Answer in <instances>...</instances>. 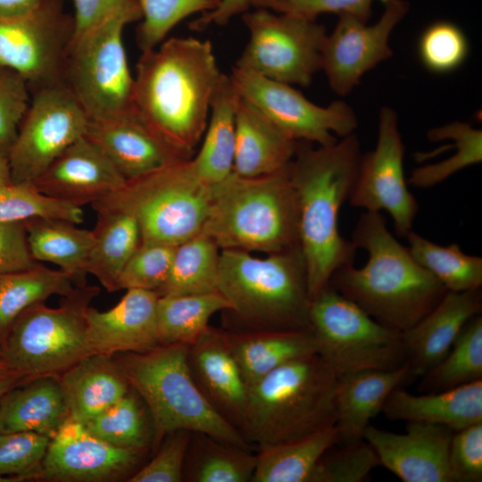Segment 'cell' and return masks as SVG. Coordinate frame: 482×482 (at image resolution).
Segmentation results:
<instances>
[{
    "instance_id": "obj_1",
    "label": "cell",
    "mask_w": 482,
    "mask_h": 482,
    "mask_svg": "<svg viewBox=\"0 0 482 482\" xmlns=\"http://www.w3.org/2000/svg\"><path fill=\"white\" fill-rule=\"evenodd\" d=\"M222 72L208 40L170 37L141 53L134 77V112L162 139L194 156Z\"/></svg>"
},
{
    "instance_id": "obj_2",
    "label": "cell",
    "mask_w": 482,
    "mask_h": 482,
    "mask_svg": "<svg viewBox=\"0 0 482 482\" xmlns=\"http://www.w3.org/2000/svg\"><path fill=\"white\" fill-rule=\"evenodd\" d=\"M362 154L355 132L316 148L297 141L289 168L311 300L328 285L337 270L353 264L357 249L340 234L338 215L353 189Z\"/></svg>"
},
{
    "instance_id": "obj_3",
    "label": "cell",
    "mask_w": 482,
    "mask_h": 482,
    "mask_svg": "<svg viewBox=\"0 0 482 482\" xmlns=\"http://www.w3.org/2000/svg\"><path fill=\"white\" fill-rule=\"evenodd\" d=\"M368 253L361 268L337 270L328 284L374 320L403 333L423 318L446 293L445 287L411 256L386 227L380 212H365L351 239Z\"/></svg>"
},
{
    "instance_id": "obj_4",
    "label": "cell",
    "mask_w": 482,
    "mask_h": 482,
    "mask_svg": "<svg viewBox=\"0 0 482 482\" xmlns=\"http://www.w3.org/2000/svg\"><path fill=\"white\" fill-rule=\"evenodd\" d=\"M337 385L317 353L280 365L249 387L242 435L259 448L334 426Z\"/></svg>"
},
{
    "instance_id": "obj_5",
    "label": "cell",
    "mask_w": 482,
    "mask_h": 482,
    "mask_svg": "<svg viewBox=\"0 0 482 482\" xmlns=\"http://www.w3.org/2000/svg\"><path fill=\"white\" fill-rule=\"evenodd\" d=\"M218 290L241 326L231 331L312 330V300L299 245L263 258L221 249Z\"/></svg>"
},
{
    "instance_id": "obj_6",
    "label": "cell",
    "mask_w": 482,
    "mask_h": 482,
    "mask_svg": "<svg viewBox=\"0 0 482 482\" xmlns=\"http://www.w3.org/2000/svg\"><path fill=\"white\" fill-rule=\"evenodd\" d=\"M289 165L254 178L232 172L212 186L202 232L220 249L269 254L298 246L299 212Z\"/></svg>"
},
{
    "instance_id": "obj_7",
    "label": "cell",
    "mask_w": 482,
    "mask_h": 482,
    "mask_svg": "<svg viewBox=\"0 0 482 482\" xmlns=\"http://www.w3.org/2000/svg\"><path fill=\"white\" fill-rule=\"evenodd\" d=\"M112 358L149 411L153 453L166 435L179 429L204 433L251 450L252 445L214 411L197 386L187 364L186 345H158Z\"/></svg>"
},
{
    "instance_id": "obj_8",
    "label": "cell",
    "mask_w": 482,
    "mask_h": 482,
    "mask_svg": "<svg viewBox=\"0 0 482 482\" xmlns=\"http://www.w3.org/2000/svg\"><path fill=\"white\" fill-rule=\"evenodd\" d=\"M212 196V186L201 179L189 159L126 180L91 206L132 215L141 242L176 246L203 231Z\"/></svg>"
},
{
    "instance_id": "obj_9",
    "label": "cell",
    "mask_w": 482,
    "mask_h": 482,
    "mask_svg": "<svg viewBox=\"0 0 482 482\" xmlns=\"http://www.w3.org/2000/svg\"><path fill=\"white\" fill-rule=\"evenodd\" d=\"M99 291L94 286L77 287L57 307L43 302L27 308L0 345L3 362L30 379L58 378L91 355L85 312Z\"/></svg>"
},
{
    "instance_id": "obj_10",
    "label": "cell",
    "mask_w": 482,
    "mask_h": 482,
    "mask_svg": "<svg viewBox=\"0 0 482 482\" xmlns=\"http://www.w3.org/2000/svg\"><path fill=\"white\" fill-rule=\"evenodd\" d=\"M310 323L317 354L338 378L408 362L402 333L374 320L329 284L312 299Z\"/></svg>"
},
{
    "instance_id": "obj_11",
    "label": "cell",
    "mask_w": 482,
    "mask_h": 482,
    "mask_svg": "<svg viewBox=\"0 0 482 482\" xmlns=\"http://www.w3.org/2000/svg\"><path fill=\"white\" fill-rule=\"evenodd\" d=\"M139 20L134 14H119L72 37L64 63L63 83L88 120L107 119L133 111L135 82L122 33L128 24Z\"/></svg>"
},
{
    "instance_id": "obj_12",
    "label": "cell",
    "mask_w": 482,
    "mask_h": 482,
    "mask_svg": "<svg viewBox=\"0 0 482 482\" xmlns=\"http://www.w3.org/2000/svg\"><path fill=\"white\" fill-rule=\"evenodd\" d=\"M243 21L250 36L235 66L289 85L312 83L321 70L322 24L263 8L245 12Z\"/></svg>"
},
{
    "instance_id": "obj_13",
    "label": "cell",
    "mask_w": 482,
    "mask_h": 482,
    "mask_svg": "<svg viewBox=\"0 0 482 482\" xmlns=\"http://www.w3.org/2000/svg\"><path fill=\"white\" fill-rule=\"evenodd\" d=\"M74 32L62 0H43L16 15H0V66L14 71L30 89L63 82Z\"/></svg>"
},
{
    "instance_id": "obj_14",
    "label": "cell",
    "mask_w": 482,
    "mask_h": 482,
    "mask_svg": "<svg viewBox=\"0 0 482 482\" xmlns=\"http://www.w3.org/2000/svg\"><path fill=\"white\" fill-rule=\"evenodd\" d=\"M7 161L11 181L32 183L86 134L88 117L71 91L55 83L32 91Z\"/></svg>"
},
{
    "instance_id": "obj_15",
    "label": "cell",
    "mask_w": 482,
    "mask_h": 482,
    "mask_svg": "<svg viewBox=\"0 0 482 482\" xmlns=\"http://www.w3.org/2000/svg\"><path fill=\"white\" fill-rule=\"evenodd\" d=\"M229 77L243 99L295 141L329 145L337 141L336 136L344 137L357 129V116L343 100L319 106L292 85L237 66Z\"/></svg>"
},
{
    "instance_id": "obj_16",
    "label": "cell",
    "mask_w": 482,
    "mask_h": 482,
    "mask_svg": "<svg viewBox=\"0 0 482 482\" xmlns=\"http://www.w3.org/2000/svg\"><path fill=\"white\" fill-rule=\"evenodd\" d=\"M404 144L396 112L383 106L378 114V140L362 154L356 181L348 202L365 212H388L398 237L412 230L419 205L408 189L403 172Z\"/></svg>"
},
{
    "instance_id": "obj_17",
    "label": "cell",
    "mask_w": 482,
    "mask_h": 482,
    "mask_svg": "<svg viewBox=\"0 0 482 482\" xmlns=\"http://www.w3.org/2000/svg\"><path fill=\"white\" fill-rule=\"evenodd\" d=\"M379 20L368 25L351 14L338 15L334 30L327 35L321 52V70L336 94L348 95L364 73L389 59V37L406 16V0H382Z\"/></svg>"
},
{
    "instance_id": "obj_18",
    "label": "cell",
    "mask_w": 482,
    "mask_h": 482,
    "mask_svg": "<svg viewBox=\"0 0 482 482\" xmlns=\"http://www.w3.org/2000/svg\"><path fill=\"white\" fill-rule=\"evenodd\" d=\"M149 452L112 445L91 434L81 422L69 418L50 439L37 480L129 479L142 466Z\"/></svg>"
},
{
    "instance_id": "obj_19",
    "label": "cell",
    "mask_w": 482,
    "mask_h": 482,
    "mask_svg": "<svg viewBox=\"0 0 482 482\" xmlns=\"http://www.w3.org/2000/svg\"><path fill=\"white\" fill-rule=\"evenodd\" d=\"M453 433L444 425L410 421L403 434L368 425L363 439L380 465L404 482H450L448 451Z\"/></svg>"
},
{
    "instance_id": "obj_20",
    "label": "cell",
    "mask_w": 482,
    "mask_h": 482,
    "mask_svg": "<svg viewBox=\"0 0 482 482\" xmlns=\"http://www.w3.org/2000/svg\"><path fill=\"white\" fill-rule=\"evenodd\" d=\"M187 360L194 380L211 406L241 432L249 387L231 351L226 330L209 326L187 345Z\"/></svg>"
},
{
    "instance_id": "obj_21",
    "label": "cell",
    "mask_w": 482,
    "mask_h": 482,
    "mask_svg": "<svg viewBox=\"0 0 482 482\" xmlns=\"http://www.w3.org/2000/svg\"><path fill=\"white\" fill-rule=\"evenodd\" d=\"M125 181L101 148L84 135L32 184L49 196L82 207L120 188Z\"/></svg>"
},
{
    "instance_id": "obj_22",
    "label": "cell",
    "mask_w": 482,
    "mask_h": 482,
    "mask_svg": "<svg viewBox=\"0 0 482 482\" xmlns=\"http://www.w3.org/2000/svg\"><path fill=\"white\" fill-rule=\"evenodd\" d=\"M85 135L126 180L192 159L162 139L134 110L112 118L88 120Z\"/></svg>"
},
{
    "instance_id": "obj_23",
    "label": "cell",
    "mask_w": 482,
    "mask_h": 482,
    "mask_svg": "<svg viewBox=\"0 0 482 482\" xmlns=\"http://www.w3.org/2000/svg\"><path fill=\"white\" fill-rule=\"evenodd\" d=\"M108 311L90 305L85 312L87 336L92 354L112 357L121 353H142L160 345L156 307L159 295L128 289Z\"/></svg>"
},
{
    "instance_id": "obj_24",
    "label": "cell",
    "mask_w": 482,
    "mask_h": 482,
    "mask_svg": "<svg viewBox=\"0 0 482 482\" xmlns=\"http://www.w3.org/2000/svg\"><path fill=\"white\" fill-rule=\"evenodd\" d=\"M480 288L446 291L436 306L402 333L412 377L423 376L447 354L464 326L480 314Z\"/></svg>"
},
{
    "instance_id": "obj_25",
    "label": "cell",
    "mask_w": 482,
    "mask_h": 482,
    "mask_svg": "<svg viewBox=\"0 0 482 482\" xmlns=\"http://www.w3.org/2000/svg\"><path fill=\"white\" fill-rule=\"evenodd\" d=\"M411 377L407 362L395 370H364L338 378L335 423L337 444L363 439L370 420L382 411L390 394Z\"/></svg>"
},
{
    "instance_id": "obj_26",
    "label": "cell",
    "mask_w": 482,
    "mask_h": 482,
    "mask_svg": "<svg viewBox=\"0 0 482 482\" xmlns=\"http://www.w3.org/2000/svg\"><path fill=\"white\" fill-rule=\"evenodd\" d=\"M297 141L239 96L233 172L245 178L277 172L293 160Z\"/></svg>"
},
{
    "instance_id": "obj_27",
    "label": "cell",
    "mask_w": 482,
    "mask_h": 482,
    "mask_svg": "<svg viewBox=\"0 0 482 482\" xmlns=\"http://www.w3.org/2000/svg\"><path fill=\"white\" fill-rule=\"evenodd\" d=\"M382 411L392 420L444 425L458 431L482 422V379L420 395L399 386L390 394Z\"/></svg>"
},
{
    "instance_id": "obj_28",
    "label": "cell",
    "mask_w": 482,
    "mask_h": 482,
    "mask_svg": "<svg viewBox=\"0 0 482 482\" xmlns=\"http://www.w3.org/2000/svg\"><path fill=\"white\" fill-rule=\"evenodd\" d=\"M71 419L85 423L122 398L130 386L112 357L91 354L58 377Z\"/></svg>"
},
{
    "instance_id": "obj_29",
    "label": "cell",
    "mask_w": 482,
    "mask_h": 482,
    "mask_svg": "<svg viewBox=\"0 0 482 482\" xmlns=\"http://www.w3.org/2000/svg\"><path fill=\"white\" fill-rule=\"evenodd\" d=\"M69 418L56 377L33 378L0 399V433L29 431L52 438Z\"/></svg>"
},
{
    "instance_id": "obj_30",
    "label": "cell",
    "mask_w": 482,
    "mask_h": 482,
    "mask_svg": "<svg viewBox=\"0 0 482 482\" xmlns=\"http://www.w3.org/2000/svg\"><path fill=\"white\" fill-rule=\"evenodd\" d=\"M226 334L248 387L287 362L317 353L312 330H226Z\"/></svg>"
},
{
    "instance_id": "obj_31",
    "label": "cell",
    "mask_w": 482,
    "mask_h": 482,
    "mask_svg": "<svg viewBox=\"0 0 482 482\" xmlns=\"http://www.w3.org/2000/svg\"><path fill=\"white\" fill-rule=\"evenodd\" d=\"M238 99L229 75L222 73L211 102L203 144L191 159L197 175L210 186L233 172Z\"/></svg>"
},
{
    "instance_id": "obj_32",
    "label": "cell",
    "mask_w": 482,
    "mask_h": 482,
    "mask_svg": "<svg viewBox=\"0 0 482 482\" xmlns=\"http://www.w3.org/2000/svg\"><path fill=\"white\" fill-rule=\"evenodd\" d=\"M30 253L37 262L56 265L68 273L75 287L87 285V266L94 232L75 223L54 219L24 221Z\"/></svg>"
},
{
    "instance_id": "obj_33",
    "label": "cell",
    "mask_w": 482,
    "mask_h": 482,
    "mask_svg": "<svg viewBox=\"0 0 482 482\" xmlns=\"http://www.w3.org/2000/svg\"><path fill=\"white\" fill-rule=\"evenodd\" d=\"M94 244L87 260V273L110 293L119 290V277L141 243L137 220L113 210H98Z\"/></svg>"
},
{
    "instance_id": "obj_34",
    "label": "cell",
    "mask_w": 482,
    "mask_h": 482,
    "mask_svg": "<svg viewBox=\"0 0 482 482\" xmlns=\"http://www.w3.org/2000/svg\"><path fill=\"white\" fill-rule=\"evenodd\" d=\"M338 441L334 425L295 441L259 447L251 482H310L320 457Z\"/></svg>"
},
{
    "instance_id": "obj_35",
    "label": "cell",
    "mask_w": 482,
    "mask_h": 482,
    "mask_svg": "<svg viewBox=\"0 0 482 482\" xmlns=\"http://www.w3.org/2000/svg\"><path fill=\"white\" fill-rule=\"evenodd\" d=\"M256 454L201 432H191L182 481L251 482Z\"/></svg>"
},
{
    "instance_id": "obj_36",
    "label": "cell",
    "mask_w": 482,
    "mask_h": 482,
    "mask_svg": "<svg viewBox=\"0 0 482 482\" xmlns=\"http://www.w3.org/2000/svg\"><path fill=\"white\" fill-rule=\"evenodd\" d=\"M76 287L68 273L41 262L28 270L0 275V345L23 311L53 295L67 296Z\"/></svg>"
},
{
    "instance_id": "obj_37",
    "label": "cell",
    "mask_w": 482,
    "mask_h": 482,
    "mask_svg": "<svg viewBox=\"0 0 482 482\" xmlns=\"http://www.w3.org/2000/svg\"><path fill=\"white\" fill-rule=\"evenodd\" d=\"M229 310V302L220 291L159 296L156 307L159 343L188 345L209 328V320L215 313Z\"/></svg>"
},
{
    "instance_id": "obj_38",
    "label": "cell",
    "mask_w": 482,
    "mask_h": 482,
    "mask_svg": "<svg viewBox=\"0 0 482 482\" xmlns=\"http://www.w3.org/2000/svg\"><path fill=\"white\" fill-rule=\"evenodd\" d=\"M220 248L201 232L176 245L166 283L159 296L216 292Z\"/></svg>"
},
{
    "instance_id": "obj_39",
    "label": "cell",
    "mask_w": 482,
    "mask_h": 482,
    "mask_svg": "<svg viewBox=\"0 0 482 482\" xmlns=\"http://www.w3.org/2000/svg\"><path fill=\"white\" fill-rule=\"evenodd\" d=\"M414 260L447 291L478 289L482 286V258L463 253L456 243L440 245L413 230L406 235Z\"/></svg>"
},
{
    "instance_id": "obj_40",
    "label": "cell",
    "mask_w": 482,
    "mask_h": 482,
    "mask_svg": "<svg viewBox=\"0 0 482 482\" xmlns=\"http://www.w3.org/2000/svg\"><path fill=\"white\" fill-rule=\"evenodd\" d=\"M82 424L91 434L112 445L151 451L152 419L144 401L131 387L119 401Z\"/></svg>"
},
{
    "instance_id": "obj_41",
    "label": "cell",
    "mask_w": 482,
    "mask_h": 482,
    "mask_svg": "<svg viewBox=\"0 0 482 482\" xmlns=\"http://www.w3.org/2000/svg\"><path fill=\"white\" fill-rule=\"evenodd\" d=\"M422 377L420 390L439 392L482 379V317L462 328L445 358Z\"/></svg>"
},
{
    "instance_id": "obj_42",
    "label": "cell",
    "mask_w": 482,
    "mask_h": 482,
    "mask_svg": "<svg viewBox=\"0 0 482 482\" xmlns=\"http://www.w3.org/2000/svg\"><path fill=\"white\" fill-rule=\"evenodd\" d=\"M430 141L451 139L455 153L436 163L414 169L408 183L420 188L434 187L456 172L482 162V131L469 123L454 121L434 128L428 132Z\"/></svg>"
},
{
    "instance_id": "obj_43",
    "label": "cell",
    "mask_w": 482,
    "mask_h": 482,
    "mask_svg": "<svg viewBox=\"0 0 482 482\" xmlns=\"http://www.w3.org/2000/svg\"><path fill=\"white\" fill-rule=\"evenodd\" d=\"M54 219L84 222L82 207L40 192L32 183H0V223Z\"/></svg>"
},
{
    "instance_id": "obj_44",
    "label": "cell",
    "mask_w": 482,
    "mask_h": 482,
    "mask_svg": "<svg viewBox=\"0 0 482 482\" xmlns=\"http://www.w3.org/2000/svg\"><path fill=\"white\" fill-rule=\"evenodd\" d=\"M141 22L136 41L141 53L157 47L181 21L195 13L213 11L221 0H137Z\"/></svg>"
},
{
    "instance_id": "obj_45",
    "label": "cell",
    "mask_w": 482,
    "mask_h": 482,
    "mask_svg": "<svg viewBox=\"0 0 482 482\" xmlns=\"http://www.w3.org/2000/svg\"><path fill=\"white\" fill-rule=\"evenodd\" d=\"M378 465L375 451L364 439L336 444L320 457L310 482H361Z\"/></svg>"
},
{
    "instance_id": "obj_46",
    "label": "cell",
    "mask_w": 482,
    "mask_h": 482,
    "mask_svg": "<svg viewBox=\"0 0 482 482\" xmlns=\"http://www.w3.org/2000/svg\"><path fill=\"white\" fill-rule=\"evenodd\" d=\"M175 247L162 243L141 242L119 277V290L142 289L158 295L167 281Z\"/></svg>"
},
{
    "instance_id": "obj_47",
    "label": "cell",
    "mask_w": 482,
    "mask_h": 482,
    "mask_svg": "<svg viewBox=\"0 0 482 482\" xmlns=\"http://www.w3.org/2000/svg\"><path fill=\"white\" fill-rule=\"evenodd\" d=\"M469 44L463 31L449 21L428 26L419 42V54L423 65L436 73H447L465 61Z\"/></svg>"
},
{
    "instance_id": "obj_48",
    "label": "cell",
    "mask_w": 482,
    "mask_h": 482,
    "mask_svg": "<svg viewBox=\"0 0 482 482\" xmlns=\"http://www.w3.org/2000/svg\"><path fill=\"white\" fill-rule=\"evenodd\" d=\"M50 439L29 431L0 433V475L37 480Z\"/></svg>"
},
{
    "instance_id": "obj_49",
    "label": "cell",
    "mask_w": 482,
    "mask_h": 482,
    "mask_svg": "<svg viewBox=\"0 0 482 482\" xmlns=\"http://www.w3.org/2000/svg\"><path fill=\"white\" fill-rule=\"evenodd\" d=\"M29 89L22 76L0 66V153L6 157L29 105Z\"/></svg>"
},
{
    "instance_id": "obj_50",
    "label": "cell",
    "mask_w": 482,
    "mask_h": 482,
    "mask_svg": "<svg viewBox=\"0 0 482 482\" xmlns=\"http://www.w3.org/2000/svg\"><path fill=\"white\" fill-rule=\"evenodd\" d=\"M191 431L179 429L166 435L154 453L129 482H181L183 465Z\"/></svg>"
},
{
    "instance_id": "obj_51",
    "label": "cell",
    "mask_w": 482,
    "mask_h": 482,
    "mask_svg": "<svg viewBox=\"0 0 482 482\" xmlns=\"http://www.w3.org/2000/svg\"><path fill=\"white\" fill-rule=\"evenodd\" d=\"M374 0H251L250 6L316 21L322 13L351 14L363 22L372 15Z\"/></svg>"
},
{
    "instance_id": "obj_52",
    "label": "cell",
    "mask_w": 482,
    "mask_h": 482,
    "mask_svg": "<svg viewBox=\"0 0 482 482\" xmlns=\"http://www.w3.org/2000/svg\"><path fill=\"white\" fill-rule=\"evenodd\" d=\"M450 482L482 480V422L454 431L448 451Z\"/></svg>"
},
{
    "instance_id": "obj_53",
    "label": "cell",
    "mask_w": 482,
    "mask_h": 482,
    "mask_svg": "<svg viewBox=\"0 0 482 482\" xmlns=\"http://www.w3.org/2000/svg\"><path fill=\"white\" fill-rule=\"evenodd\" d=\"M71 1L74 8L72 37L80 36L119 14L129 13L142 18L137 0Z\"/></svg>"
},
{
    "instance_id": "obj_54",
    "label": "cell",
    "mask_w": 482,
    "mask_h": 482,
    "mask_svg": "<svg viewBox=\"0 0 482 482\" xmlns=\"http://www.w3.org/2000/svg\"><path fill=\"white\" fill-rule=\"evenodd\" d=\"M25 224L22 221L0 223V275L35 267Z\"/></svg>"
},
{
    "instance_id": "obj_55",
    "label": "cell",
    "mask_w": 482,
    "mask_h": 482,
    "mask_svg": "<svg viewBox=\"0 0 482 482\" xmlns=\"http://www.w3.org/2000/svg\"><path fill=\"white\" fill-rule=\"evenodd\" d=\"M251 0H221L216 9L204 13L193 21L189 27L194 30H204L211 25H225L234 16L245 12L250 7Z\"/></svg>"
},
{
    "instance_id": "obj_56",
    "label": "cell",
    "mask_w": 482,
    "mask_h": 482,
    "mask_svg": "<svg viewBox=\"0 0 482 482\" xmlns=\"http://www.w3.org/2000/svg\"><path fill=\"white\" fill-rule=\"evenodd\" d=\"M31 379L24 373L9 368L0 362V399L10 390L21 386Z\"/></svg>"
},
{
    "instance_id": "obj_57",
    "label": "cell",
    "mask_w": 482,
    "mask_h": 482,
    "mask_svg": "<svg viewBox=\"0 0 482 482\" xmlns=\"http://www.w3.org/2000/svg\"><path fill=\"white\" fill-rule=\"evenodd\" d=\"M43 0H0V15H16L28 12Z\"/></svg>"
},
{
    "instance_id": "obj_58",
    "label": "cell",
    "mask_w": 482,
    "mask_h": 482,
    "mask_svg": "<svg viewBox=\"0 0 482 482\" xmlns=\"http://www.w3.org/2000/svg\"><path fill=\"white\" fill-rule=\"evenodd\" d=\"M10 181L11 176L7 157L0 153V183Z\"/></svg>"
},
{
    "instance_id": "obj_59",
    "label": "cell",
    "mask_w": 482,
    "mask_h": 482,
    "mask_svg": "<svg viewBox=\"0 0 482 482\" xmlns=\"http://www.w3.org/2000/svg\"><path fill=\"white\" fill-rule=\"evenodd\" d=\"M0 482H21L18 478L0 475Z\"/></svg>"
},
{
    "instance_id": "obj_60",
    "label": "cell",
    "mask_w": 482,
    "mask_h": 482,
    "mask_svg": "<svg viewBox=\"0 0 482 482\" xmlns=\"http://www.w3.org/2000/svg\"><path fill=\"white\" fill-rule=\"evenodd\" d=\"M3 362L2 361V350H1V346H0V362Z\"/></svg>"
}]
</instances>
